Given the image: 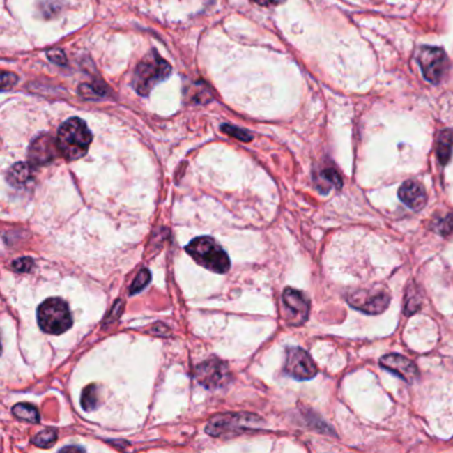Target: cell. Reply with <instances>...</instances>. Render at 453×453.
<instances>
[{"label": "cell", "mask_w": 453, "mask_h": 453, "mask_svg": "<svg viewBox=\"0 0 453 453\" xmlns=\"http://www.w3.org/2000/svg\"><path fill=\"white\" fill-rule=\"evenodd\" d=\"M253 1L261 6H277V4H282L284 0H253Z\"/></svg>", "instance_id": "obj_27"}, {"label": "cell", "mask_w": 453, "mask_h": 453, "mask_svg": "<svg viewBox=\"0 0 453 453\" xmlns=\"http://www.w3.org/2000/svg\"><path fill=\"white\" fill-rule=\"evenodd\" d=\"M381 366L401 378L404 382L413 383L419 378V369L416 364L403 355H384L381 359Z\"/></svg>", "instance_id": "obj_11"}, {"label": "cell", "mask_w": 453, "mask_h": 453, "mask_svg": "<svg viewBox=\"0 0 453 453\" xmlns=\"http://www.w3.org/2000/svg\"><path fill=\"white\" fill-rule=\"evenodd\" d=\"M48 57H49V59H51L54 63L59 64V66H63V64H66V63H67L66 55H64L61 51H59V49L49 51V52H48Z\"/></svg>", "instance_id": "obj_25"}, {"label": "cell", "mask_w": 453, "mask_h": 453, "mask_svg": "<svg viewBox=\"0 0 453 453\" xmlns=\"http://www.w3.org/2000/svg\"><path fill=\"white\" fill-rule=\"evenodd\" d=\"M435 230L441 236H448L453 233V213H450L445 217L440 218L435 224Z\"/></svg>", "instance_id": "obj_22"}, {"label": "cell", "mask_w": 453, "mask_h": 453, "mask_svg": "<svg viewBox=\"0 0 453 453\" xmlns=\"http://www.w3.org/2000/svg\"><path fill=\"white\" fill-rule=\"evenodd\" d=\"M57 440V432L52 428H47L43 429L42 432H39L33 439L32 443L39 447V448H49L55 444Z\"/></svg>", "instance_id": "obj_20"}, {"label": "cell", "mask_w": 453, "mask_h": 453, "mask_svg": "<svg viewBox=\"0 0 453 453\" xmlns=\"http://www.w3.org/2000/svg\"><path fill=\"white\" fill-rule=\"evenodd\" d=\"M68 305L60 298H48L38 309V323L44 332L60 335L72 326Z\"/></svg>", "instance_id": "obj_4"}, {"label": "cell", "mask_w": 453, "mask_h": 453, "mask_svg": "<svg viewBox=\"0 0 453 453\" xmlns=\"http://www.w3.org/2000/svg\"><path fill=\"white\" fill-rule=\"evenodd\" d=\"M16 82H17V77L15 76L14 73H7V72L3 73L1 85H3V89H4V91H7L10 86H13Z\"/></svg>", "instance_id": "obj_26"}, {"label": "cell", "mask_w": 453, "mask_h": 453, "mask_svg": "<svg viewBox=\"0 0 453 453\" xmlns=\"http://www.w3.org/2000/svg\"><path fill=\"white\" fill-rule=\"evenodd\" d=\"M57 149L56 141L52 140V137L44 135L38 137L32 142L29 148V164L33 167H40L44 164L51 162L56 157Z\"/></svg>", "instance_id": "obj_12"}, {"label": "cell", "mask_w": 453, "mask_h": 453, "mask_svg": "<svg viewBox=\"0 0 453 453\" xmlns=\"http://www.w3.org/2000/svg\"><path fill=\"white\" fill-rule=\"evenodd\" d=\"M258 417L254 415H243V413H227L215 416L209 422L206 427V432L210 436H224L227 433H242L249 431L254 424Z\"/></svg>", "instance_id": "obj_6"}, {"label": "cell", "mask_w": 453, "mask_h": 453, "mask_svg": "<svg viewBox=\"0 0 453 453\" xmlns=\"http://www.w3.org/2000/svg\"><path fill=\"white\" fill-rule=\"evenodd\" d=\"M315 185H316L318 190H321L322 193H328L330 189H332V187L340 189L343 183H341L339 173L337 170L332 169V168H326L315 176Z\"/></svg>", "instance_id": "obj_14"}, {"label": "cell", "mask_w": 453, "mask_h": 453, "mask_svg": "<svg viewBox=\"0 0 453 453\" xmlns=\"http://www.w3.org/2000/svg\"><path fill=\"white\" fill-rule=\"evenodd\" d=\"M222 130L227 132V135H230V136L237 137V139L241 140V141H250V140L253 139V136H252L249 132H246L245 129H240V128L231 127V125H224V127H222Z\"/></svg>", "instance_id": "obj_23"}, {"label": "cell", "mask_w": 453, "mask_h": 453, "mask_svg": "<svg viewBox=\"0 0 453 453\" xmlns=\"http://www.w3.org/2000/svg\"><path fill=\"white\" fill-rule=\"evenodd\" d=\"M453 133L451 130H443L438 141V157L440 164L445 165L452 155Z\"/></svg>", "instance_id": "obj_16"}, {"label": "cell", "mask_w": 453, "mask_h": 453, "mask_svg": "<svg viewBox=\"0 0 453 453\" xmlns=\"http://www.w3.org/2000/svg\"><path fill=\"white\" fill-rule=\"evenodd\" d=\"M284 300V318L287 323L293 326L303 325L310 312V302L307 297L295 289L287 287L282 294Z\"/></svg>", "instance_id": "obj_8"}, {"label": "cell", "mask_w": 453, "mask_h": 453, "mask_svg": "<svg viewBox=\"0 0 453 453\" xmlns=\"http://www.w3.org/2000/svg\"><path fill=\"white\" fill-rule=\"evenodd\" d=\"M419 63L425 79L438 84L448 71V59L441 48L423 47L419 52Z\"/></svg>", "instance_id": "obj_7"}, {"label": "cell", "mask_w": 453, "mask_h": 453, "mask_svg": "<svg viewBox=\"0 0 453 453\" xmlns=\"http://www.w3.org/2000/svg\"><path fill=\"white\" fill-rule=\"evenodd\" d=\"M399 199L413 210H422L427 204V193L419 183L406 181L399 189Z\"/></svg>", "instance_id": "obj_13"}, {"label": "cell", "mask_w": 453, "mask_h": 453, "mask_svg": "<svg viewBox=\"0 0 453 453\" xmlns=\"http://www.w3.org/2000/svg\"><path fill=\"white\" fill-rule=\"evenodd\" d=\"M32 177V168L29 164L19 162L8 171V183L14 186H23L27 184Z\"/></svg>", "instance_id": "obj_15"}, {"label": "cell", "mask_w": 453, "mask_h": 453, "mask_svg": "<svg viewBox=\"0 0 453 453\" xmlns=\"http://www.w3.org/2000/svg\"><path fill=\"white\" fill-rule=\"evenodd\" d=\"M391 297L382 287L359 289L347 295V302L359 312L378 315L387 310Z\"/></svg>", "instance_id": "obj_5"}, {"label": "cell", "mask_w": 453, "mask_h": 453, "mask_svg": "<svg viewBox=\"0 0 453 453\" xmlns=\"http://www.w3.org/2000/svg\"><path fill=\"white\" fill-rule=\"evenodd\" d=\"M186 252L199 265L217 274H225L230 269L227 252L212 237H199L186 246Z\"/></svg>", "instance_id": "obj_3"}, {"label": "cell", "mask_w": 453, "mask_h": 453, "mask_svg": "<svg viewBox=\"0 0 453 453\" xmlns=\"http://www.w3.org/2000/svg\"><path fill=\"white\" fill-rule=\"evenodd\" d=\"M197 379L204 387L209 390L224 387L230 379L227 363L221 362L217 358L206 360L205 363L199 364L197 369Z\"/></svg>", "instance_id": "obj_10"}, {"label": "cell", "mask_w": 453, "mask_h": 453, "mask_svg": "<svg viewBox=\"0 0 453 453\" xmlns=\"http://www.w3.org/2000/svg\"><path fill=\"white\" fill-rule=\"evenodd\" d=\"M284 371L287 375L298 381H309L318 374L316 364L314 363L312 356L299 347L287 350Z\"/></svg>", "instance_id": "obj_9"}, {"label": "cell", "mask_w": 453, "mask_h": 453, "mask_svg": "<svg viewBox=\"0 0 453 453\" xmlns=\"http://www.w3.org/2000/svg\"><path fill=\"white\" fill-rule=\"evenodd\" d=\"M13 412L17 419L29 422V423H39V420H40L39 412L31 404H26V403L16 404L13 408Z\"/></svg>", "instance_id": "obj_17"}, {"label": "cell", "mask_w": 453, "mask_h": 453, "mask_svg": "<svg viewBox=\"0 0 453 453\" xmlns=\"http://www.w3.org/2000/svg\"><path fill=\"white\" fill-rule=\"evenodd\" d=\"M151 278H152L151 271H149V270L142 269L141 271L139 272V275L136 277V279L133 281L132 286H130V289H129V294H130V295H136V294H139V293L142 291V290L148 286V284L151 282Z\"/></svg>", "instance_id": "obj_21"}, {"label": "cell", "mask_w": 453, "mask_h": 453, "mask_svg": "<svg viewBox=\"0 0 453 453\" xmlns=\"http://www.w3.org/2000/svg\"><path fill=\"white\" fill-rule=\"evenodd\" d=\"M422 307V300H420V294L417 293L416 287L413 284H408L407 287V294H406V300H404V312L407 316L412 314L419 312Z\"/></svg>", "instance_id": "obj_18"}, {"label": "cell", "mask_w": 453, "mask_h": 453, "mask_svg": "<svg viewBox=\"0 0 453 453\" xmlns=\"http://www.w3.org/2000/svg\"><path fill=\"white\" fill-rule=\"evenodd\" d=\"M99 406V390L96 385H88L82 394V407L86 412L93 411Z\"/></svg>", "instance_id": "obj_19"}, {"label": "cell", "mask_w": 453, "mask_h": 453, "mask_svg": "<svg viewBox=\"0 0 453 453\" xmlns=\"http://www.w3.org/2000/svg\"><path fill=\"white\" fill-rule=\"evenodd\" d=\"M92 142V135L83 120L73 117L66 121L57 132V149L68 161L85 156Z\"/></svg>", "instance_id": "obj_1"}, {"label": "cell", "mask_w": 453, "mask_h": 453, "mask_svg": "<svg viewBox=\"0 0 453 453\" xmlns=\"http://www.w3.org/2000/svg\"><path fill=\"white\" fill-rule=\"evenodd\" d=\"M33 266H35V262L29 256L19 258V259L14 261V263H13V269L17 271V272H29L31 270L33 269Z\"/></svg>", "instance_id": "obj_24"}, {"label": "cell", "mask_w": 453, "mask_h": 453, "mask_svg": "<svg viewBox=\"0 0 453 453\" xmlns=\"http://www.w3.org/2000/svg\"><path fill=\"white\" fill-rule=\"evenodd\" d=\"M171 67L169 63L160 56L157 51L152 49L139 63L133 75L132 85L137 93L148 96L158 83L169 77Z\"/></svg>", "instance_id": "obj_2"}]
</instances>
